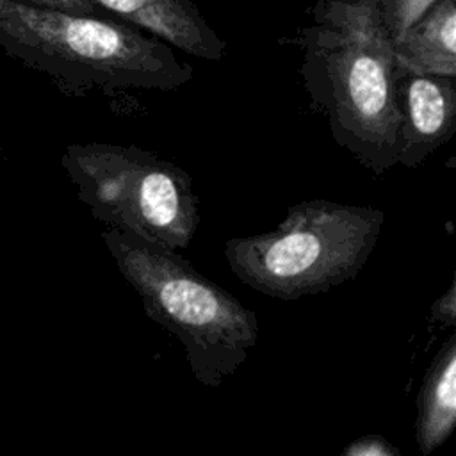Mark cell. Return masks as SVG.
<instances>
[{
	"mask_svg": "<svg viewBox=\"0 0 456 456\" xmlns=\"http://www.w3.org/2000/svg\"><path fill=\"white\" fill-rule=\"evenodd\" d=\"M299 45L312 109L337 144L372 175L397 166V64L379 0H321Z\"/></svg>",
	"mask_w": 456,
	"mask_h": 456,
	"instance_id": "obj_1",
	"label": "cell"
},
{
	"mask_svg": "<svg viewBox=\"0 0 456 456\" xmlns=\"http://www.w3.org/2000/svg\"><path fill=\"white\" fill-rule=\"evenodd\" d=\"M68 169L94 217L148 242L185 249L200 223L189 173L128 144L71 146Z\"/></svg>",
	"mask_w": 456,
	"mask_h": 456,
	"instance_id": "obj_5",
	"label": "cell"
},
{
	"mask_svg": "<svg viewBox=\"0 0 456 456\" xmlns=\"http://www.w3.org/2000/svg\"><path fill=\"white\" fill-rule=\"evenodd\" d=\"M429 322L438 328L452 330L456 328V281L451 280L445 292L431 305L429 308Z\"/></svg>",
	"mask_w": 456,
	"mask_h": 456,
	"instance_id": "obj_12",
	"label": "cell"
},
{
	"mask_svg": "<svg viewBox=\"0 0 456 456\" xmlns=\"http://www.w3.org/2000/svg\"><path fill=\"white\" fill-rule=\"evenodd\" d=\"M164 43L203 61H221L226 43L201 16L192 0H93Z\"/></svg>",
	"mask_w": 456,
	"mask_h": 456,
	"instance_id": "obj_7",
	"label": "cell"
},
{
	"mask_svg": "<svg viewBox=\"0 0 456 456\" xmlns=\"http://www.w3.org/2000/svg\"><path fill=\"white\" fill-rule=\"evenodd\" d=\"M385 212L374 207L303 200L269 232L224 242L232 273L248 287L292 301L353 280L376 248Z\"/></svg>",
	"mask_w": 456,
	"mask_h": 456,
	"instance_id": "obj_4",
	"label": "cell"
},
{
	"mask_svg": "<svg viewBox=\"0 0 456 456\" xmlns=\"http://www.w3.org/2000/svg\"><path fill=\"white\" fill-rule=\"evenodd\" d=\"M456 426V333L433 356L417 394L415 440L422 456L442 447Z\"/></svg>",
	"mask_w": 456,
	"mask_h": 456,
	"instance_id": "obj_9",
	"label": "cell"
},
{
	"mask_svg": "<svg viewBox=\"0 0 456 456\" xmlns=\"http://www.w3.org/2000/svg\"><path fill=\"white\" fill-rule=\"evenodd\" d=\"M342 456H401V451L379 435H367L353 440Z\"/></svg>",
	"mask_w": 456,
	"mask_h": 456,
	"instance_id": "obj_11",
	"label": "cell"
},
{
	"mask_svg": "<svg viewBox=\"0 0 456 456\" xmlns=\"http://www.w3.org/2000/svg\"><path fill=\"white\" fill-rule=\"evenodd\" d=\"M401 69L456 78V0H436L392 41Z\"/></svg>",
	"mask_w": 456,
	"mask_h": 456,
	"instance_id": "obj_8",
	"label": "cell"
},
{
	"mask_svg": "<svg viewBox=\"0 0 456 456\" xmlns=\"http://www.w3.org/2000/svg\"><path fill=\"white\" fill-rule=\"evenodd\" d=\"M436 0H379V11L390 39H397Z\"/></svg>",
	"mask_w": 456,
	"mask_h": 456,
	"instance_id": "obj_10",
	"label": "cell"
},
{
	"mask_svg": "<svg viewBox=\"0 0 456 456\" xmlns=\"http://www.w3.org/2000/svg\"><path fill=\"white\" fill-rule=\"evenodd\" d=\"M20 2L39 5V7L59 9L71 14H86V16H98L100 11H103L93 0H20Z\"/></svg>",
	"mask_w": 456,
	"mask_h": 456,
	"instance_id": "obj_13",
	"label": "cell"
},
{
	"mask_svg": "<svg viewBox=\"0 0 456 456\" xmlns=\"http://www.w3.org/2000/svg\"><path fill=\"white\" fill-rule=\"evenodd\" d=\"M103 240L146 315L175 335L198 383L217 388L258 342V317L175 249L109 228Z\"/></svg>",
	"mask_w": 456,
	"mask_h": 456,
	"instance_id": "obj_3",
	"label": "cell"
},
{
	"mask_svg": "<svg viewBox=\"0 0 456 456\" xmlns=\"http://www.w3.org/2000/svg\"><path fill=\"white\" fill-rule=\"evenodd\" d=\"M0 45L75 93H169L192 78L162 39L100 16L0 0Z\"/></svg>",
	"mask_w": 456,
	"mask_h": 456,
	"instance_id": "obj_2",
	"label": "cell"
},
{
	"mask_svg": "<svg viewBox=\"0 0 456 456\" xmlns=\"http://www.w3.org/2000/svg\"><path fill=\"white\" fill-rule=\"evenodd\" d=\"M401 135L397 166L417 167L456 130V78L397 66Z\"/></svg>",
	"mask_w": 456,
	"mask_h": 456,
	"instance_id": "obj_6",
	"label": "cell"
}]
</instances>
